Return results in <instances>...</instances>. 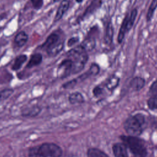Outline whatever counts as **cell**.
Masks as SVG:
<instances>
[{"instance_id":"277c9868","label":"cell","mask_w":157,"mask_h":157,"mask_svg":"<svg viewBox=\"0 0 157 157\" xmlns=\"http://www.w3.org/2000/svg\"><path fill=\"white\" fill-rule=\"evenodd\" d=\"M144 118L141 115H136L128 118L124 124L126 131L131 136H138L142 132Z\"/></svg>"},{"instance_id":"ac0fdd59","label":"cell","mask_w":157,"mask_h":157,"mask_svg":"<svg viewBox=\"0 0 157 157\" xmlns=\"http://www.w3.org/2000/svg\"><path fill=\"white\" fill-rule=\"evenodd\" d=\"M157 7V0H152L150 6L148 7L147 13V15H146V18H147V21H150V20L151 19V18L153 17V13L156 10Z\"/></svg>"},{"instance_id":"5b68a950","label":"cell","mask_w":157,"mask_h":157,"mask_svg":"<svg viewBox=\"0 0 157 157\" xmlns=\"http://www.w3.org/2000/svg\"><path fill=\"white\" fill-rule=\"evenodd\" d=\"M72 61L69 59H65L61 61L59 64L58 69V74L59 77L64 78L67 77L72 73Z\"/></svg>"},{"instance_id":"d6986e66","label":"cell","mask_w":157,"mask_h":157,"mask_svg":"<svg viewBox=\"0 0 157 157\" xmlns=\"http://www.w3.org/2000/svg\"><path fill=\"white\" fill-rule=\"evenodd\" d=\"M40 112V109L38 107H32L31 109L23 110V116H36Z\"/></svg>"},{"instance_id":"9a60e30c","label":"cell","mask_w":157,"mask_h":157,"mask_svg":"<svg viewBox=\"0 0 157 157\" xmlns=\"http://www.w3.org/2000/svg\"><path fill=\"white\" fill-rule=\"evenodd\" d=\"M145 83L144 80L141 77H136L131 82V86L136 90H139L141 89Z\"/></svg>"},{"instance_id":"cb8c5ba5","label":"cell","mask_w":157,"mask_h":157,"mask_svg":"<svg viewBox=\"0 0 157 157\" xmlns=\"http://www.w3.org/2000/svg\"><path fill=\"white\" fill-rule=\"evenodd\" d=\"M150 93L152 96H157V80L152 83L150 88Z\"/></svg>"},{"instance_id":"5bb4252c","label":"cell","mask_w":157,"mask_h":157,"mask_svg":"<svg viewBox=\"0 0 157 157\" xmlns=\"http://www.w3.org/2000/svg\"><path fill=\"white\" fill-rule=\"evenodd\" d=\"M27 59V56L26 55H20L18 56L13 63V64L12 65V69L14 71L18 70L21 66L23 64V63L26 61Z\"/></svg>"},{"instance_id":"4fadbf2b","label":"cell","mask_w":157,"mask_h":157,"mask_svg":"<svg viewBox=\"0 0 157 157\" xmlns=\"http://www.w3.org/2000/svg\"><path fill=\"white\" fill-rule=\"evenodd\" d=\"M113 36V28L112 23L110 22L107 25L105 35H104V42L106 44L109 45L112 43Z\"/></svg>"},{"instance_id":"7402d4cb","label":"cell","mask_w":157,"mask_h":157,"mask_svg":"<svg viewBox=\"0 0 157 157\" xmlns=\"http://www.w3.org/2000/svg\"><path fill=\"white\" fill-rule=\"evenodd\" d=\"M33 7L35 9L39 10L42 8L44 4V0H30Z\"/></svg>"},{"instance_id":"ba28073f","label":"cell","mask_w":157,"mask_h":157,"mask_svg":"<svg viewBox=\"0 0 157 157\" xmlns=\"http://www.w3.org/2000/svg\"><path fill=\"white\" fill-rule=\"evenodd\" d=\"M113 152L115 157H128L126 147L123 144H115L113 147Z\"/></svg>"},{"instance_id":"ffe728a7","label":"cell","mask_w":157,"mask_h":157,"mask_svg":"<svg viewBox=\"0 0 157 157\" xmlns=\"http://www.w3.org/2000/svg\"><path fill=\"white\" fill-rule=\"evenodd\" d=\"M13 93V90L12 89H5L0 91V102L5 100L9 98Z\"/></svg>"},{"instance_id":"8fae6325","label":"cell","mask_w":157,"mask_h":157,"mask_svg":"<svg viewBox=\"0 0 157 157\" xmlns=\"http://www.w3.org/2000/svg\"><path fill=\"white\" fill-rule=\"evenodd\" d=\"M42 55L39 53H34L33 55H31V58L26 65V67L31 68L33 67L38 66L42 63Z\"/></svg>"},{"instance_id":"4316f807","label":"cell","mask_w":157,"mask_h":157,"mask_svg":"<svg viewBox=\"0 0 157 157\" xmlns=\"http://www.w3.org/2000/svg\"><path fill=\"white\" fill-rule=\"evenodd\" d=\"M77 3H80V2H82V1H83V0H75Z\"/></svg>"},{"instance_id":"7a4b0ae2","label":"cell","mask_w":157,"mask_h":157,"mask_svg":"<svg viewBox=\"0 0 157 157\" xmlns=\"http://www.w3.org/2000/svg\"><path fill=\"white\" fill-rule=\"evenodd\" d=\"M125 145L136 157H145L147 153L144 142L134 136H121Z\"/></svg>"},{"instance_id":"3957f363","label":"cell","mask_w":157,"mask_h":157,"mask_svg":"<svg viewBox=\"0 0 157 157\" xmlns=\"http://www.w3.org/2000/svg\"><path fill=\"white\" fill-rule=\"evenodd\" d=\"M31 154L40 157H61L63 151L61 148L53 143H45L33 149Z\"/></svg>"},{"instance_id":"2e32d148","label":"cell","mask_w":157,"mask_h":157,"mask_svg":"<svg viewBox=\"0 0 157 157\" xmlns=\"http://www.w3.org/2000/svg\"><path fill=\"white\" fill-rule=\"evenodd\" d=\"M69 102L73 104L81 103L84 101V99L82 94L77 92L73 93L71 94H70L69 97Z\"/></svg>"},{"instance_id":"e0dca14e","label":"cell","mask_w":157,"mask_h":157,"mask_svg":"<svg viewBox=\"0 0 157 157\" xmlns=\"http://www.w3.org/2000/svg\"><path fill=\"white\" fill-rule=\"evenodd\" d=\"M87 155L88 157H109L104 152L95 148H90L88 150Z\"/></svg>"},{"instance_id":"6da1fadb","label":"cell","mask_w":157,"mask_h":157,"mask_svg":"<svg viewBox=\"0 0 157 157\" xmlns=\"http://www.w3.org/2000/svg\"><path fill=\"white\" fill-rule=\"evenodd\" d=\"M66 56L72 63V74H76L81 71L88 59L87 52L81 45H77L68 51Z\"/></svg>"},{"instance_id":"9c48e42d","label":"cell","mask_w":157,"mask_h":157,"mask_svg":"<svg viewBox=\"0 0 157 157\" xmlns=\"http://www.w3.org/2000/svg\"><path fill=\"white\" fill-rule=\"evenodd\" d=\"M28 40V35L24 31H21L17 34L15 37L14 42L18 47L24 46Z\"/></svg>"},{"instance_id":"8992f818","label":"cell","mask_w":157,"mask_h":157,"mask_svg":"<svg viewBox=\"0 0 157 157\" xmlns=\"http://www.w3.org/2000/svg\"><path fill=\"white\" fill-rule=\"evenodd\" d=\"M69 7V0H62L56 13L54 21H58L60 20L63 17L64 14L67 12Z\"/></svg>"},{"instance_id":"603a6c76","label":"cell","mask_w":157,"mask_h":157,"mask_svg":"<svg viewBox=\"0 0 157 157\" xmlns=\"http://www.w3.org/2000/svg\"><path fill=\"white\" fill-rule=\"evenodd\" d=\"M99 71V67L96 64H92L90 68L88 71L90 75H96Z\"/></svg>"},{"instance_id":"484cf974","label":"cell","mask_w":157,"mask_h":157,"mask_svg":"<svg viewBox=\"0 0 157 157\" xmlns=\"http://www.w3.org/2000/svg\"><path fill=\"white\" fill-rule=\"evenodd\" d=\"M102 93V89L100 87H96L93 90V93L95 96H98Z\"/></svg>"},{"instance_id":"52a82bcc","label":"cell","mask_w":157,"mask_h":157,"mask_svg":"<svg viewBox=\"0 0 157 157\" xmlns=\"http://www.w3.org/2000/svg\"><path fill=\"white\" fill-rule=\"evenodd\" d=\"M64 48V42L61 41H58L54 44L49 48L46 50V52L49 56H55L59 54Z\"/></svg>"},{"instance_id":"30bf717a","label":"cell","mask_w":157,"mask_h":157,"mask_svg":"<svg viewBox=\"0 0 157 157\" xmlns=\"http://www.w3.org/2000/svg\"><path fill=\"white\" fill-rule=\"evenodd\" d=\"M59 40V36L58 34L56 33H52L47 37L45 41L42 45L41 48L46 50L50 46H52L54 44L58 42Z\"/></svg>"},{"instance_id":"44dd1931","label":"cell","mask_w":157,"mask_h":157,"mask_svg":"<svg viewBox=\"0 0 157 157\" xmlns=\"http://www.w3.org/2000/svg\"><path fill=\"white\" fill-rule=\"evenodd\" d=\"M148 105L150 109H157V96H152L148 100Z\"/></svg>"},{"instance_id":"d4e9b609","label":"cell","mask_w":157,"mask_h":157,"mask_svg":"<svg viewBox=\"0 0 157 157\" xmlns=\"http://www.w3.org/2000/svg\"><path fill=\"white\" fill-rule=\"evenodd\" d=\"M79 40V38L78 37H72L70 38L67 42V45L69 47H72L74 45L77 44Z\"/></svg>"},{"instance_id":"7c38bea8","label":"cell","mask_w":157,"mask_h":157,"mask_svg":"<svg viewBox=\"0 0 157 157\" xmlns=\"http://www.w3.org/2000/svg\"><path fill=\"white\" fill-rule=\"evenodd\" d=\"M86 52L92 50L96 45V40L94 37L91 36H88L80 44Z\"/></svg>"},{"instance_id":"83f0119b","label":"cell","mask_w":157,"mask_h":157,"mask_svg":"<svg viewBox=\"0 0 157 157\" xmlns=\"http://www.w3.org/2000/svg\"><path fill=\"white\" fill-rule=\"evenodd\" d=\"M61 0H53V2H58V1H60Z\"/></svg>"}]
</instances>
